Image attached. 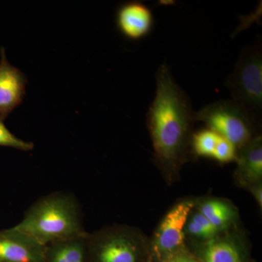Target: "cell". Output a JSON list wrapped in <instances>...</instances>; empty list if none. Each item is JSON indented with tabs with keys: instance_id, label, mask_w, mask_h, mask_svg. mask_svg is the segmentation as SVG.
I'll return each mask as SVG.
<instances>
[{
	"instance_id": "9",
	"label": "cell",
	"mask_w": 262,
	"mask_h": 262,
	"mask_svg": "<svg viewBox=\"0 0 262 262\" xmlns=\"http://www.w3.org/2000/svg\"><path fill=\"white\" fill-rule=\"evenodd\" d=\"M152 13L149 8L139 2L122 5L117 13V24L120 32L130 39L146 37L152 28Z\"/></svg>"
},
{
	"instance_id": "12",
	"label": "cell",
	"mask_w": 262,
	"mask_h": 262,
	"mask_svg": "<svg viewBox=\"0 0 262 262\" xmlns=\"http://www.w3.org/2000/svg\"><path fill=\"white\" fill-rule=\"evenodd\" d=\"M88 235L55 243L47 246L48 262H84Z\"/></svg>"
},
{
	"instance_id": "1",
	"label": "cell",
	"mask_w": 262,
	"mask_h": 262,
	"mask_svg": "<svg viewBox=\"0 0 262 262\" xmlns=\"http://www.w3.org/2000/svg\"><path fill=\"white\" fill-rule=\"evenodd\" d=\"M156 93L147 113V124L160 163L172 168L185 157L195 112L187 93L174 79L166 63L156 72Z\"/></svg>"
},
{
	"instance_id": "19",
	"label": "cell",
	"mask_w": 262,
	"mask_h": 262,
	"mask_svg": "<svg viewBox=\"0 0 262 262\" xmlns=\"http://www.w3.org/2000/svg\"><path fill=\"white\" fill-rule=\"evenodd\" d=\"M252 192L255 199L257 202L258 206L261 208L262 207V189L261 187L257 186L252 188Z\"/></svg>"
},
{
	"instance_id": "2",
	"label": "cell",
	"mask_w": 262,
	"mask_h": 262,
	"mask_svg": "<svg viewBox=\"0 0 262 262\" xmlns=\"http://www.w3.org/2000/svg\"><path fill=\"white\" fill-rule=\"evenodd\" d=\"M13 228L45 246L87 235L77 201L66 193L39 200Z\"/></svg>"
},
{
	"instance_id": "14",
	"label": "cell",
	"mask_w": 262,
	"mask_h": 262,
	"mask_svg": "<svg viewBox=\"0 0 262 262\" xmlns=\"http://www.w3.org/2000/svg\"><path fill=\"white\" fill-rule=\"evenodd\" d=\"M185 229L192 237L206 242L216 237L220 232L200 211L192 215L190 220L188 219Z\"/></svg>"
},
{
	"instance_id": "13",
	"label": "cell",
	"mask_w": 262,
	"mask_h": 262,
	"mask_svg": "<svg viewBox=\"0 0 262 262\" xmlns=\"http://www.w3.org/2000/svg\"><path fill=\"white\" fill-rule=\"evenodd\" d=\"M199 211L219 231L230 225L235 216V211L228 203L220 200H210L203 203Z\"/></svg>"
},
{
	"instance_id": "18",
	"label": "cell",
	"mask_w": 262,
	"mask_h": 262,
	"mask_svg": "<svg viewBox=\"0 0 262 262\" xmlns=\"http://www.w3.org/2000/svg\"><path fill=\"white\" fill-rule=\"evenodd\" d=\"M168 262H199L192 255L189 253L182 252L178 253L170 261Z\"/></svg>"
},
{
	"instance_id": "15",
	"label": "cell",
	"mask_w": 262,
	"mask_h": 262,
	"mask_svg": "<svg viewBox=\"0 0 262 262\" xmlns=\"http://www.w3.org/2000/svg\"><path fill=\"white\" fill-rule=\"evenodd\" d=\"M220 136L211 129L198 131L192 136V146L198 156L212 158Z\"/></svg>"
},
{
	"instance_id": "17",
	"label": "cell",
	"mask_w": 262,
	"mask_h": 262,
	"mask_svg": "<svg viewBox=\"0 0 262 262\" xmlns=\"http://www.w3.org/2000/svg\"><path fill=\"white\" fill-rule=\"evenodd\" d=\"M0 146L13 147L23 151H29L34 148L32 142H27L13 135L0 118Z\"/></svg>"
},
{
	"instance_id": "11",
	"label": "cell",
	"mask_w": 262,
	"mask_h": 262,
	"mask_svg": "<svg viewBox=\"0 0 262 262\" xmlns=\"http://www.w3.org/2000/svg\"><path fill=\"white\" fill-rule=\"evenodd\" d=\"M237 173L244 182L256 184L262 178V139L257 136L239 148L237 159Z\"/></svg>"
},
{
	"instance_id": "5",
	"label": "cell",
	"mask_w": 262,
	"mask_h": 262,
	"mask_svg": "<svg viewBox=\"0 0 262 262\" xmlns=\"http://www.w3.org/2000/svg\"><path fill=\"white\" fill-rule=\"evenodd\" d=\"M192 208V202H182L165 215L153 241V262H168L182 252L184 230Z\"/></svg>"
},
{
	"instance_id": "8",
	"label": "cell",
	"mask_w": 262,
	"mask_h": 262,
	"mask_svg": "<svg viewBox=\"0 0 262 262\" xmlns=\"http://www.w3.org/2000/svg\"><path fill=\"white\" fill-rule=\"evenodd\" d=\"M26 84V76L7 61L3 51L0 62V116H7L21 103Z\"/></svg>"
},
{
	"instance_id": "10",
	"label": "cell",
	"mask_w": 262,
	"mask_h": 262,
	"mask_svg": "<svg viewBox=\"0 0 262 262\" xmlns=\"http://www.w3.org/2000/svg\"><path fill=\"white\" fill-rule=\"evenodd\" d=\"M194 257L199 262H247L244 248L230 238L215 237L206 241Z\"/></svg>"
},
{
	"instance_id": "16",
	"label": "cell",
	"mask_w": 262,
	"mask_h": 262,
	"mask_svg": "<svg viewBox=\"0 0 262 262\" xmlns=\"http://www.w3.org/2000/svg\"><path fill=\"white\" fill-rule=\"evenodd\" d=\"M237 148L230 141L220 136L212 158L222 163H229L237 159Z\"/></svg>"
},
{
	"instance_id": "7",
	"label": "cell",
	"mask_w": 262,
	"mask_h": 262,
	"mask_svg": "<svg viewBox=\"0 0 262 262\" xmlns=\"http://www.w3.org/2000/svg\"><path fill=\"white\" fill-rule=\"evenodd\" d=\"M47 246L12 228L0 231V262H45Z\"/></svg>"
},
{
	"instance_id": "3",
	"label": "cell",
	"mask_w": 262,
	"mask_h": 262,
	"mask_svg": "<svg viewBox=\"0 0 262 262\" xmlns=\"http://www.w3.org/2000/svg\"><path fill=\"white\" fill-rule=\"evenodd\" d=\"M226 86L232 101L258 125L262 115V53L259 45L243 49L233 72L226 81Z\"/></svg>"
},
{
	"instance_id": "6",
	"label": "cell",
	"mask_w": 262,
	"mask_h": 262,
	"mask_svg": "<svg viewBox=\"0 0 262 262\" xmlns=\"http://www.w3.org/2000/svg\"><path fill=\"white\" fill-rule=\"evenodd\" d=\"M97 262H144L140 247L130 234L125 232H110L89 237Z\"/></svg>"
},
{
	"instance_id": "20",
	"label": "cell",
	"mask_w": 262,
	"mask_h": 262,
	"mask_svg": "<svg viewBox=\"0 0 262 262\" xmlns=\"http://www.w3.org/2000/svg\"><path fill=\"white\" fill-rule=\"evenodd\" d=\"M147 262H151V261H147Z\"/></svg>"
},
{
	"instance_id": "4",
	"label": "cell",
	"mask_w": 262,
	"mask_h": 262,
	"mask_svg": "<svg viewBox=\"0 0 262 262\" xmlns=\"http://www.w3.org/2000/svg\"><path fill=\"white\" fill-rule=\"evenodd\" d=\"M195 120L204 122L208 128L232 142L237 149L246 145L257 125L245 110L232 100L210 103L195 113Z\"/></svg>"
}]
</instances>
